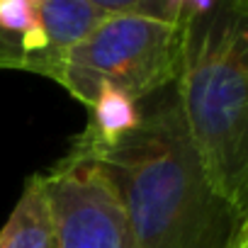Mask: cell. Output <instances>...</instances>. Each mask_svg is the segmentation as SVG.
Instances as JSON below:
<instances>
[{
	"mask_svg": "<svg viewBox=\"0 0 248 248\" xmlns=\"http://www.w3.org/2000/svg\"><path fill=\"white\" fill-rule=\"evenodd\" d=\"M107 15H139L163 22L180 25V13L185 0H90Z\"/></svg>",
	"mask_w": 248,
	"mask_h": 248,
	"instance_id": "ba28073f",
	"label": "cell"
},
{
	"mask_svg": "<svg viewBox=\"0 0 248 248\" xmlns=\"http://www.w3.org/2000/svg\"><path fill=\"white\" fill-rule=\"evenodd\" d=\"M44 180L54 248H134L117 190L95 163L63 156Z\"/></svg>",
	"mask_w": 248,
	"mask_h": 248,
	"instance_id": "277c9868",
	"label": "cell"
},
{
	"mask_svg": "<svg viewBox=\"0 0 248 248\" xmlns=\"http://www.w3.org/2000/svg\"><path fill=\"white\" fill-rule=\"evenodd\" d=\"M134 132L102 149H68L95 163L122 202L134 248H248V212L209 180L168 85L139 102Z\"/></svg>",
	"mask_w": 248,
	"mask_h": 248,
	"instance_id": "6da1fadb",
	"label": "cell"
},
{
	"mask_svg": "<svg viewBox=\"0 0 248 248\" xmlns=\"http://www.w3.org/2000/svg\"><path fill=\"white\" fill-rule=\"evenodd\" d=\"M54 217L44 175L34 173L25 180L20 200L0 229V248H54Z\"/></svg>",
	"mask_w": 248,
	"mask_h": 248,
	"instance_id": "5b68a950",
	"label": "cell"
},
{
	"mask_svg": "<svg viewBox=\"0 0 248 248\" xmlns=\"http://www.w3.org/2000/svg\"><path fill=\"white\" fill-rule=\"evenodd\" d=\"M90 119L88 127L76 137L71 144L73 149H102L117 144L122 137L134 132L141 122L139 102L132 100L127 93H122L107 83H102L88 105Z\"/></svg>",
	"mask_w": 248,
	"mask_h": 248,
	"instance_id": "8992f818",
	"label": "cell"
},
{
	"mask_svg": "<svg viewBox=\"0 0 248 248\" xmlns=\"http://www.w3.org/2000/svg\"><path fill=\"white\" fill-rule=\"evenodd\" d=\"M37 5L49 51L59 61L63 76L68 51L78 46L107 17V13L93 5L90 0H37Z\"/></svg>",
	"mask_w": 248,
	"mask_h": 248,
	"instance_id": "52a82bcc",
	"label": "cell"
},
{
	"mask_svg": "<svg viewBox=\"0 0 248 248\" xmlns=\"http://www.w3.org/2000/svg\"><path fill=\"white\" fill-rule=\"evenodd\" d=\"M180 25L139 15H107L66 56L61 88L85 107L102 83L141 102L175 83Z\"/></svg>",
	"mask_w": 248,
	"mask_h": 248,
	"instance_id": "3957f363",
	"label": "cell"
},
{
	"mask_svg": "<svg viewBox=\"0 0 248 248\" xmlns=\"http://www.w3.org/2000/svg\"><path fill=\"white\" fill-rule=\"evenodd\" d=\"M173 88L209 180L248 212V0H185Z\"/></svg>",
	"mask_w": 248,
	"mask_h": 248,
	"instance_id": "7a4b0ae2",
	"label": "cell"
}]
</instances>
